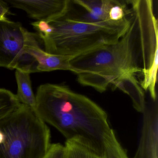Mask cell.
Wrapping results in <instances>:
<instances>
[{
  "label": "cell",
  "mask_w": 158,
  "mask_h": 158,
  "mask_svg": "<svg viewBox=\"0 0 158 158\" xmlns=\"http://www.w3.org/2000/svg\"><path fill=\"white\" fill-rule=\"evenodd\" d=\"M0 158H43L52 144L46 123L23 104L0 121Z\"/></svg>",
  "instance_id": "4"
},
{
  "label": "cell",
  "mask_w": 158,
  "mask_h": 158,
  "mask_svg": "<svg viewBox=\"0 0 158 158\" xmlns=\"http://www.w3.org/2000/svg\"><path fill=\"white\" fill-rule=\"evenodd\" d=\"M64 145L60 143L51 144L48 152L43 158H65Z\"/></svg>",
  "instance_id": "15"
},
{
  "label": "cell",
  "mask_w": 158,
  "mask_h": 158,
  "mask_svg": "<svg viewBox=\"0 0 158 158\" xmlns=\"http://www.w3.org/2000/svg\"><path fill=\"white\" fill-rule=\"evenodd\" d=\"M38 34L27 31L19 22L0 20V67L36 73L37 62L28 53L40 46Z\"/></svg>",
  "instance_id": "5"
},
{
  "label": "cell",
  "mask_w": 158,
  "mask_h": 158,
  "mask_svg": "<svg viewBox=\"0 0 158 158\" xmlns=\"http://www.w3.org/2000/svg\"><path fill=\"white\" fill-rule=\"evenodd\" d=\"M21 105L15 94L8 89H0V121L14 112Z\"/></svg>",
  "instance_id": "12"
},
{
  "label": "cell",
  "mask_w": 158,
  "mask_h": 158,
  "mask_svg": "<svg viewBox=\"0 0 158 158\" xmlns=\"http://www.w3.org/2000/svg\"><path fill=\"white\" fill-rule=\"evenodd\" d=\"M65 158H102L101 156L85 145L74 140H66Z\"/></svg>",
  "instance_id": "13"
},
{
  "label": "cell",
  "mask_w": 158,
  "mask_h": 158,
  "mask_svg": "<svg viewBox=\"0 0 158 158\" xmlns=\"http://www.w3.org/2000/svg\"><path fill=\"white\" fill-rule=\"evenodd\" d=\"M130 10L126 1H115L109 13V19L111 21H119L128 15Z\"/></svg>",
  "instance_id": "14"
},
{
  "label": "cell",
  "mask_w": 158,
  "mask_h": 158,
  "mask_svg": "<svg viewBox=\"0 0 158 158\" xmlns=\"http://www.w3.org/2000/svg\"><path fill=\"white\" fill-rule=\"evenodd\" d=\"M130 8L129 24L116 42L98 47L73 57L71 66L77 80L100 93L110 85L125 93L140 85L150 96L156 95L158 70V22L152 0L126 1Z\"/></svg>",
  "instance_id": "1"
},
{
  "label": "cell",
  "mask_w": 158,
  "mask_h": 158,
  "mask_svg": "<svg viewBox=\"0 0 158 158\" xmlns=\"http://www.w3.org/2000/svg\"><path fill=\"white\" fill-rule=\"evenodd\" d=\"M129 14L121 21L109 19L88 23L77 20L67 13L60 18L48 22L51 27L50 33L39 38L46 52L73 58L118 41L128 28Z\"/></svg>",
  "instance_id": "3"
},
{
  "label": "cell",
  "mask_w": 158,
  "mask_h": 158,
  "mask_svg": "<svg viewBox=\"0 0 158 158\" xmlns=\"http://www.w3.org/2000/svg\"><path fill=\"white\" fill-rule=\"evenodd\" d=\"M28 53L37 62V72L64 70L77 74V71L70 64L71 57L48 53L42 49L40 46L30 47Z\"/></svg>",
  "instance_id": "8"
},
{
  "label": "cell",
  "mask_w": 158,
  "mask_h": 158,
  "mask_svg": "<svg viewBox=\"0 0 158 158\" xmlns=\"http://www.w3.org/2000/svg\"><path fill=\"white\" fill-rule=\"evenodd\" d=\"M35 112L66 140L80 142L101 156L104 139L111 131L106 112L86 96L65 85H40Z\"/></svg>",
  "instance_id": "2"
},
{
  "label": "cell",
  "mask_w": 158,
  "mask_h": 158,
  "mask_svg": "<svg viewBox=\"0 0 158 158\" xmlns=\"http://www.w3.org/2000/svg\"><path fill=\"white\" fill-rule=\"evenodd\" d=\"M102 158H129L112 129L103 142Z\"/></svg>",
  "instance_id": "11"
},
{
  "label": "cell",
  "mask_w": 158,
  "mask_h": 158,
  "mask_svg": "<svg viewBox=\"0 0 158 158\" xmlns=\"http://www.w3.org/2000/svg\"><path fill=\"white\" fill-rule=\"evenodd\" d=\"M73 3L84 9L85 13L74 18L88 23L109 20V13L115 0H75Z\"/></svg>",
  "instance_id": "9"
},
{
  "label": "cell",
  "mask_w": 158,
  "mask_h": 158,
  "mask_svg": "<svg viewBox=\"0 0 158 158\" xmlns=\"http://www.w3.org/2000/svg\"><path fill=\"white\" fill-rule=\"evenodd\" d=\"M156 101L151 106L146 104L142 112L139 143L132 158H158V108Z\"/></svg>",
  "instance_id": "7"
},
{
  "label": "cell",
  "mask_w": 158,
  "mask_h": 158,
  "mask_svg": "<svg viewBox=\"0 0 158 158\" xmlns=\"http://www.w3.org/2000/svg\"><path fill=\"white\" fill-rule=\"evenodd\" d=\"M14 8L22 10L36 21L49 22L65 15L69 10L70 0H7Z\"/></svg>",
  "instance_id": "6"
},
{
  "label": "cell",
  "mask_w": 158,
  "mask_h": 158,
  "mask_svg": "<svg viewBox=\"0 0 158 158\" xmlns=\"http://www.w3.org/2000/svg\"><path fill=\"white\" fill-rule=\"evenodd\" d=\"M30 73L20 70H15L17 82V98L20 102L35 111L36 97L32 88Z\"/></svg>",
  "instance_id": "10"
},
{
  "label": "cell",
  "mask_w": 158,
  "mask_h": 158,
  "mask_svg": "<svg viewBox=\"0 0 158 158\" xmlns=\"http://www.w3.org/2000/svg\"><path fill=\"white\" fill-rule=\"evenodd\" d=\"M10 13L8 4L2 0H0V20L7 19V15Z\"/></svg>",
  "instance_id": "16"
}]
</instances>
